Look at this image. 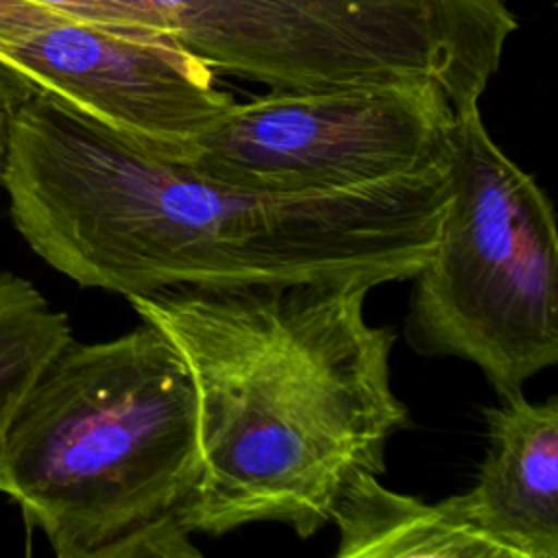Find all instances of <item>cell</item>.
<instances>
[{
  "mask_svg": "<svg viewBox=\"0 0 558 558\" xmlns=\"http://www.w3.org/2000/svg\"><path fill=\"white\" fill-rule=\"evenodd\" d=\"M453 116L434 85L270 89L233 102L179 161L246 190H349L445 168Z\"/></svg>",
  "mask_w": 558,
  "mask_h": 558,
  "instance_id": "obj_6",
  "label": "cell"
},
{
  "mask_svg": "<svg viewBox=\"0 0 558 558\" xmlns=\"http://www.w3.org/2000/svg\"><path fill=\"white\" fill-rule=\"evenodd\" d=\"M449 140V196L412 277L405 336L425 355L475 364L501 397L558 362L556 216L477 107L453 116Z\"/></svg>",
  "mask_w": 558,
  "mask_h": 558,
  "instance_id": "obj_4",
  "label": "cell"
},
{
  "mask_svg": "<svg viewBox=\"0 0 558 558\" xmlns=\"http://www.w3.org/2000/svg\"><path fill=\"white\" fill-rule=\"evenodd\" d=\"M70 340L63 312L28 279L0 272V447L22 399Z\"/></svg>",
  "mask_w": 558,
  "mask_h": 558,
  "instance_id": "obj_10",
  "label": "cell"
},
{
  "mask_svg": "<svg viewBox=\"0 0 558 558\" xmlns=\"http://www.w3.org/2000/svg\"><path fill=\"white\" fill-rule=\"evenodd\" d=\"M499 399L484 412L488 451L460 506L501 558H558V399Z\"/></svg>",
  "mask_w": 558,
  "mask_h": 558,
  "instance_id": "obj_8",
  "label": "cell"
},
{
  "mask_svg": "<svg viewBox=\"0 0 558 558\" xmlns=\"http://www.w3.org/2000/svg\"><path fill=\"white\" fill-rule=\"evenodd\" d=\"M28 85L20 78L11 76L0 68V163H2V150H4V131H7V116L11 102L26 89Z\"/></svg>",
  "mask_w": 558,
  "mask_h": 558,
  "instance_id": "obj_12",
  "label": "cell"
},
{
  "mask_svg": "<svg viewBox=\"0 0 558 558\" xmlns=\"http://www.w3.org/2000/svg\"><path fill=\"white\" fill-rule=\"evenodd\" d=\"M203 488L196 395L148 323L70 340L22 399L0 493L59 558H192Z\"/></svg>",
  "mask_w": 558,
  "mask_h": 558,
  "instance_id": "obj_3",
  "label": "cell"
},
{
  "mask_svg": "<svg viewBox=\"0 0 558 558\" xmlns=\"http://www.w3.org/2000/svg\"><path fill=\"white\" fill-rule=\"evenodd\" d=\"M338 558H501L466 519L460 497L429 504L355 473L336 499Z\"/></svg>",
  "mask_w": 558,
  "mask_h": 558,
  "instance_id": "obj_9",
  "label": "cell"
},
{
  "mask_svg": "<svg viewBox=\"0 0 558 558\" xmlns=\"http://www.w3.org/2000/svg\"><path fill=\"white\" fill-rule=\"evenodd\" d=\"M28 4L61 13L72 20L124 26V28H150L172 35L174 9L170 0H24Z\"/></svg>",
  "mask_w": 558,
  "mask_h": 558,
  "instance_id": "obj_11",
  "label": "cell"
},
{
  "mask_svg": "<svg viewBox=\"0 0 558 558\" xmlns=\"http://www.w3.org/2000/svg\"><path fill=\"white\" fill-rule=\"evenodd\" d=\"M172 37L270 89L434 85L477 107L517 17L504 0H170Z\"/></svg>",
  "mask_w": 558,
  "mask_h": 558,
  "instance_id": "obj_5",
  "label": "cell"
},
{
  "mask_svg": "<svg viewBox=\"0 0 558 558\" xmlns=\"http://www.w3.org/2000/svg\"><path fill=\"white\" fill-rule=\"evenodd\" d=\"M371 279L174 286L126 301L181 355L196 395L203 488L196 532L331 521L360 473L408 425L390 386L397 333L366 320Z\"/></svg>",
  "mask_w": 558,
  "mask_h": 558,
  "instance_id": "obj_2",
  "label": "cell"
},
{
  "mask_svg": "<svg viewBox=\"0 0 558 558\" xmlns=\"http://www.w3.org/2000/svg\"><path fill=\"white\" fill-rule=\"evenodd\" d=\"M447 166L331 192L246 190L28 87L9 107L0 181L46 264L129 299L174 286L408 281L432 253Z\"/></svg>",
  "mask_w": 558,
  "mask_h": 558,
  "instance_id": "obj_1",
  "label": "cell"
},
{
  "mask_svg": "<svg viewBox=\"0 0 558 558\" xmlns=\"http://www.w3.org/2000/svg\"><path fill=\"white\" fill-rule=\"evenodd\" d=\"M0 68L172 161L235 102L170 33L81 22L24 0H0Z\"/></svg>",
  "mask_w": 558,
  "mask_h": 558,
  "instance_id": "obj_7",
  "label": "cell"
}]
</instances>
